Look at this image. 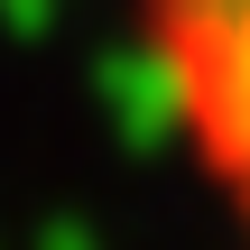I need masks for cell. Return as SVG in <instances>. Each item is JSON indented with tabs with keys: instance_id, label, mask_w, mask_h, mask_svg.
Returning a JSON list of instances; mask_svg holds the SVG:
<instances>
[{
	"instance_id": "obj_1",
	"label": "cell",
	"mask_w": 250,
	"mask_h": 250,
	"mask_svg": "<svg viewBox=\"0 0 250 250\" xmlns=\"http://www.w3.org/2000/svg\"><path fill=\"white\" fill-rule=\"evenodd\" d=\"M148 37L204 167L250 223V0H148Z\"/></svg>"
}]
</instances>
